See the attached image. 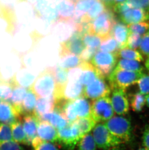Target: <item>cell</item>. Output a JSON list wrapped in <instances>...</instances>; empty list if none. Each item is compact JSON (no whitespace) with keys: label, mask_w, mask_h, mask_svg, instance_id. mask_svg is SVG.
I'll return each instance as SVG.
<instances>
[{"label":"cell","mask_w":149,"mask_h":150,"mask_svg":"<svg viewBox=\"0 0 149 150\" xmlns=\"http://www.w3.org/2000/svg\"><path fill=\"white\" fill-rule=\"evenodd\" d=\"M37 95L31 89H29L23 101L21 108L23 115L34 113L37 102Z\"/></svg>","instance_id":"obj_31"},{"label":"cell","mask_w":149,"mask_h":150,"mask_svg":"<svg viewBox=\"0 0 149 150\" xmlns=\"http://www.w3.org/2000/svg\"><path fill=\"white\" fill-rule=\"evenodd\" d=\"M40 120L46 121L51 123L57 130L63 129L69 123L63 114L56 109L48 113L45 114L39 117Z\"/></svg>","instance_id":"obj_24"},{"label":"cell","mask_w":149,"mask_h":150,"mask_svg":"<svg viewBox=\"0 0 149 150\" xmlns=\"http://www.w3.org/2000/svg\"><path fill=\"white\" fill-rule=\"evenodd\" d=\"M148 33V34H149V30H148V33Z\"/></svg>","instance_id":"obj_61"},{"label":"cell","mask_w":149,"mask_h":150,"mask_svg":"<svg viewBox=\"0 0 149 150\" xmlns=\"http://www.w3.org/2000/svg\"><path fill=\"white\" fill-rule=\"evenodd\" d=\"M131 33H135L139 35H143L146 34L149 29V23L145 21L136 23L134 24L128 25Z\"/></svg>","instance_id":"obj_41"},{"label":"cell","mask_w":149,"mask_h":150,"mask_svg":"<svg viewBox=\"0 0 149 150\" xmlns=\"http://www.w3.org/2000/svg\"><path fill=\"white\" fill-rule=\"evenodd\" d=\"M102 38L98 35L86 33L83 34V41L86 48L98 49L101 43Z\"/></svg>","instance_id":"obj_38"},{"label":"cell","mask_w":149,"mask_h":150,"mask_svg":"<svg viewBox=\"0 0 149 150\" xmlns=\"http://www.w3.org/2000/svg\"><path fill=\"white\" fill-rule=\"evenodd\" d=\"M131 8H132V7L128 4V3H127V1L123 3L116 4L114 5V6L113 7V9L114 10L113 11L116 12L117 14L119 15V16Z\"/></svg>","instance_id":"obj_48"},{"label":"cell","mask_w":149,"mask_h":150,"mask_svg":"<svg viewBox=\"0 0 149 150\" xmlns=\"http://www.w3.org/2000/svg\"><path fill=\"white\" fill-rule=\"evenodd\" d=\"M142 144L144 147L149 150V123L146 125L142 136Z\"/></svg>","instance_id":"obj_50"},{"label":"cell","mask_w":149,"mask_h":150,"mask_svg":"<svg viewBox=\"0 0 149 150\" xmlns=\"http://www.w3.org/2000/svg\"><path fill=\"white\" fill-rule=\"evenodd\" d=\"M146 105L149 108V95L146 96Z\"/></svg>","instance_id":"obj_55"},{"label":"cell","mask_w":149,"mask_h":150,"mask_svg":"<svg viewBox=\"0 0 149 150\" xmlns=\"http://www.w3.org/2000/svg\"><path fill=\"white\" fill-rule=\"evenodd\" d=\"M37 76L34 72L27 68L21 67L10 81L13 84V86H18L30 89L34 84Z\"/></svg>","instance_id":"obj_17"},{"label":"cell","mask_w":149,"mask_h":150,"mask_svg":"<svg viewBox=\"0 0 149 150\" xmlns=\"http://www.w3.org/2000/svg\"><path fill=\"white\" fill-rule=\"evenodd\" d=\"M58 23H70L74 25L75 2L73 0H58L56 4Z\"/></svg>","instance_id":"obj_12"},{"label":"cell","mask_w":149,"mask_h":150,"mask_svg":"<svg viewBox=\"0 0 149 150\" xmlns=\"http://www.w3.org/2000/svg\"><path fill=\"white\" fill-rule=\"evenodd\" d=\"M76 111L79 118L91 117V104L84 97L74 100Z\"/></svg>","instance_id":"obj_29"},{"label":"cell","mask_w":149,"mask_h":150,"mask_svg":"<svg viewBox=\"0 0 149 150\" xmlns=\"http://www.w3.org/2000/svg\"><path fill=\"white\" fill-rule=\"evenodd\" d=\"M0 17L7 23L6 31L10 34H14L18 28V23L13 6L0 2Z\"/></svg>","instance_id":"obj_14"},{"label":"cell","mask_w":149,"mask_h":150,"mask_svg":"<svg viewBox=\"0 0 149 150\" xmlns=\"http://www.w3.org/2000/svg\"><path fill=\"white\" fill-rule=\"evenodd\" d=\"M56 100L53 95L46 97H38L34 114L38 117L54 110Z\"/></svg>","instance_id":"obj_23"},{"label":"cell","mask_w":149,"mask_h":150,"mask_svg":"<svg viewBox=\"0 0 149 150\" xmlns=\"http://www.w3.org/2000/svg\"><path fill=\"white\" fill-rule=\"evenodd\" d=\"M98 51V49L86 48L80 54V57L83 61L90 62Z\"/></svg>","instance_id":"obj_47"},{"label":"cell","mask_w":149,"mask_h":150,"mask_svg":"<svg viewBox=\"0 0 149 150\" xmlns=\"http://www.w3.org/2000/svg\"><path fill=\"white\" fill-rule=\"evenodd\" d=\"M97 0H79L75 3L73 21L74 23L80 20Z\"/></svg>","instance_id":"obj_30"},{"label":"cell","mask_w":149,"mask_h":150,"mask_svg":"<svg viewBox=\"0 0 149 150\" xmlns=\"http://www.w3.org/2000/svg\"><path fill=\"white\" fill-rule=\"evenodd\" d=\"M147 20L149 21V13H148V18H147Z\"/></svg>","instance_id":"obj_58"},{"label":"cell","mask_w":149,"mask_h":150,"mask_svg":"<svg viewBox=\"0 0 149 150\" xmlns=\"http://www.w3.org/2000/svg\"><path fill=\"white\" fill-rule=\"evenodd\" d=\"M32 145L33 150H58L54 143L43 140L38 136L32 140Z\"/></svg>","instance_id":"obj_40"},{"label":"cell","mask_w":149,"mask_h":150,"mask_svg":"<svg viewBox=\"0 0 149 150\" xmlns=\"http://www.w3.org/2000/svg\"><path fill=\"white\" fill-rule=\"evenodd\" d=\"M117 55L118 58L121 57L127 59L133 60L138 62L143 61L144 60L143 56L138 51L128 48L119 49Z\"/></svg>","instance_id":"obj_35"},{"label":"cell","mask_w":149,"mask_h":150,"mask_svg":"<svg viewBox=\"0 0 149 150\" xmlns=\"http://www.w3.org/2000/svg\"><path fill=\"white\" fill-rule=\"evenodd\" d=\"M56 88V81L53 67H48L40 73L32 89L37 97H46L53 95Z\"/></svg>","instance_id":"obj_2"},{"label":"cell","mask_w":149,"mask_h":150,"mask_svg":"<svg viewBox=\"0 0 149 150\" xmlns=\"http://www.w3.org/2000/svg\"><path fill=\"white\" fill-rule=\"evenodd\" d=\"M148 10H149V8L148 9Z\"/></svg>","instance_id":"obj_62"},{"label":"cell","mask_w":149,"mask_h":150,"mask_svg":"<svg viewBox=\"0 0 149 150\" xmlns=\"http://www.w3.org/2000/svg\"><path fill=\"white\" fill-rule=\"evenodd\" d=\"M21 117L10 102L0 100V122L10 125Z\"/></svg>","instance_id":"obj_16"},{"label":"cell","mask_w":149,"mask_h":150,"mask_svg":"<svg viewBox=\"0 0 149 150\" xmlns=\"http://www.w3.org/2000/svg\"><path fill=\"white\" fill-rule=\"evenodd\" d=\"M13 140L17 143L30 145L27 136L24 131L22 123L18 120L10 125Z\"/></svg>","instance_id":"obj_28"},{"label":"cell","mask_w":149,"mask_h":150,"mask_svg":"<svg viewBox=\"0 0 149 150\" xmlns=\"http://www.w3.org/2000/svg\"><path fill=\"white\" fill-rule=\"evenodd\" d=\"M80 67L82 72L79 81L84 86L91 83L99 77H101L90 62L83 61Z\"/></svg>","instance_id":"obj_25"},{"label":"cell","mask_w":149,"mask_h":150,"mask_svg":"<svg viewBox=\"0 0 149 150\" xmlns=\"http://www.w3.org/2000/svg\"><path fill=\"white\" fill-rule=\"evenodd\" d=\"M74 122L83 136L89 133L94 128L96 123H97L91 117L79 118Z\"/></svg>","instance_id":"obj_33"},{"label":"cell","mask_w":149,"mask_h":150,"mask_svg":"<svg viewBox=\"0 0 149 150\" xmlns=\"http://www.w3.org/2000/svg\"><path fill=\"white\" fill-rule=\"evenodd\" d=\"M145 67L149 71V57H148V58H147V59L146 60V61L145 62Z\"/></svg>","instance_id":"obj_53"},{"label":"cell","mask_w":149,"mask_h":150,"mask_svg":"<svg viewBox=\"0 0 149 150\" xmlns=\"http://www.w3.org/2000/svg\"><path fill=\"white\" fill-rule=\"evenodd\" d=\"M82 33L75 31L74 33L66 41L60 43V47L76 55L80 56L86 48L83 41Z\"/></svg>","instance_id":"obj_13"},{"label":"cell","mask_w":149,"mask_h":150,"mask_svg":"<svg viewBox=\"0 0 149 150\" xmlns=\"http://www.w3.org/2000/svg\"><path fill=\"white\" fill-rule=\"evenodd\" d=\"M132 7L145 9L149 7V0H127Z\"/></svg>","instance_id":"obj_49"},{"label":"cell","mask_w":149,"mask_h":150,"mask_svg":"<svg viewBox=\"0 0 149 150\" xmlns=\"http://www.w3.org/2000/svg\"><path fill=\"white\" fill-rule=\"evenodd\" d=\"M104 79L99 77L91 83L85 86L83 97L93 100L109 96L111 93V88L107 85Z\"/></svg>","instance_id":"obj_9"},{"label":"cell","mask_w":149,"mask_h":150,"mask_svg":"<svg viewBox=\"0 0 149 150\" xmlns=\"http://www.w3.org/2000/svg\"><path fill=\"white\" fill-rule=\"evenodd\" d=\"M105 150H124V149L122 147H121L120 146H118Z\"/></svg>","instance_id":"obj_52"},{"label":"cell","mask_w":149,"mask_h":150,"mask_svg":"<svg viewBox=\"0 0 149 150\" xmlns=\"http://www.w3.org/2000/svg\"><path fill=\"white\" fill-rule=\"evenodd\" d=\"M59 56L58 65L68 70L79 67L83 61L80 56L72 54L60 46Z\"/></svg>","instance_id":"obj_18"},{"label":"cell","mask_w":149,"mask_h":150,"mask_svg":"<svg viewBox=\"0 0 149 150\" xmlns=\"http://www.w3.org/2000/svg\"><path fill=\"white\" fill-rule=\"evenodd\" d=\"M27 92L28 90L26 88L15 86H13L12 94L9 100L10 103L14 106L17 111L20 114L21 117L23 116L21 105Z\"/></svg>","instance_id":"obj_26"},{"label":"cell","mask_w":149,"mask_h":150,"mask_svg":"<svg viewBox=\"0 0 149 150\" xmlns=\"http://www.w3.org/2000/svg\"><path fill=\"white\" fill-rule=\"evenodd\" d=\"M57 143L67 150H74L83 136L76 123H69L63 129L58 130Z\"/></svg>","instance_id":"obj_7"},{"label":"cell","mask_w":149,"mask_h":150,"mask_svg":"<svg viewBox=\"0 0 149 150\" xmlns=\"http://www.w3.org/2000/svg\"><path fill=\"white\" fill-rule=\"evenodd\" d=\"M130 34L128 26L116 20L111 30V35L118 43L120 49L127 48V42Z\"/></svg>","instance_id":"obj_19"},{"label":"cell","mask_w":149,"mask_h":150,"mask_svg":"<svg viewBox=\"0 0 149 150\" xmlns=\"http://www.w3.org/2000/svg\"><path fill=\"white\" fill-rule=\"evenodd\" d=\"M33 8L34 13L37 17L45 20L48 23H57L56 7L49 4L47 0H37L33 4Z\"/></svg>","instance_id":"obj_10"},{"label":"cell","mask_w":149,"mask_h":150,"mask_svg":"<svg viewBox=\"0 0 149 150\" xmlns=\"http://www.w3.org/2000/svg\"><path fill=\"white\" fill-rule=\"evenodd\" d=\"M36 0H23V1H28V2H30V3H32L33 1H35Z\"/></svg>","instance_id":"obj_56"},{"label":"cell","mask_w":149,"mask_h":150,"mask_svg":"<svg viewBox=\"0 0 149 150\" xmlns=\"http://www.w3.org/2000/svg\"><path fill=\"white\" fill-rule=\"evenodd\" d=\"M138 34L131 33L128 37L127 48L132 49H137L139 47L142 38Z\"/></svg>","instance_id":"obj_43"},{"label":"cell","mask_w":149,"mask_h":150,"mask_svg":"<svg viewBox=\"0 0 149 150\" xmlns=\"http://www.w3.org/2000/svg\"><path fill=\"white\" fill-rule=\"evenodd\" d=\"M73 1H74L75 2V3H76L77 1H79V0H73Z\"/></svg>","instance_id":"obj_60"},{"label":"cell","mask_w":149,"mask_h":150,"mask_svg":"<svg viewBox=\"0 0 149 150\" xmlns=\"http://www.w3.org/2000/svg\"><path fill=\"white\" fill-rule=\"evenodd\" d=\"M116 67L127 71H143V67L138 61L127 59L119 60Z\"/></svg>","instance_id":"obj_34"},{"label":"cell","mask_w":149,"mask_h":150,"mask_svg":"<svg viewBox=\"0 0 149 150\" xmlns=\"http://www.w3.org/2000/svg\"><path fill=\"white\" fill-rule=\"evenodd\" d=\"M122 23L130 25L147 20L148 13L144 9L132 7L119 16Z\"/></svg>","instance_id":"obj_21"},{"label":"cell","mask_w":149,"mask_h":150,"mask_svg":"<svg viewBox=\"0 0 149 150\" xmlns=\"http://www.w3.org/2000/svg\"><path fill=\"white\" fill-rule=\"evenodd\" d=\"M77 150H96V144L93 134H87L82 137L77 144Z\"/></svg>","instance_id":"obj_36"},{"label":"cell","mask_w":149,"mask_h":150,"mask_svg":"<svg viewBox=\"0 0 149 150\" xmlns=\"http://www.w3.org/2000/svg\"><path fill=\"white\" fill-rule=\"evenodd\" d=\"M114 112L109 96L92 100L91 116L96 122H107L113 117Z\"/></svg>","instance_id":"obj_8"},{"label":"cell","mask_w":149,"mask_h":150,"mask_svg":"<svg viewBox=\"0 0 149 150\" xmlns=\"http://www.w3.org/2000/svg\"><path fill=\"white\" fill-rule=\"evenodd\" d=\"M6 1V0H0V2H1V3H2L3 1Z\"/></svg>","instance_id":"obj_59"},{"label":"cell","mask_w":149,"mask_h":150,"mask_svg":"<svg viewBox=\"0 0 149 150\" xmlns=\"http://www.w3.org/2000/svg\"><path fill=\"white\" fill-rule=\"evenodd\" d=\"M84 88L79 81L68 80L63 89V100H74L83 97Z\"/></svg>","instance_id":"obj_22"},{"label":"cell","mask_w":149,"mask_h":150,"mask_svg":"<svg viewBox=\"0 0 149 150\" xmlns=\"http://www.w3.org/2000/svg\"><path fill=\"white\" fill-rule=\"evenodd\" d=\"M111 100L114 112L118 115H125L128 113L129 103L124 89L116 88L112 90Z\"/></svg>","instance_id":"obj_11"},{"label":"cell","mask_w":149,"mask_h":150,"mask_svg":"<svg viewBox=\"0 0 149 150\" xmlns=\"http://www.w3.org/2000/svg\"><path fill=\"white\" fill-rule=\"evenodd\" d=\"M106 9L107 7L101 0H97L87 12L77 23H90L103 13Z\"/></svg>","instance_id":"obj_27"},{"label":"cell","mask_w":149,"mask_h":150,"mask_svg":"<svg viewBox=\"0 0 149 150\" xmlns=\"http://www.w3.org/2000/svg\"><path fill=\"white\" fill-rule=\"evenodd\" d=\"M20 119L29 142L32 144V140L37 137L38 124L40 120L34 113L24 114Z\"/></svg>","instance_id":"obj_15"},{"label":"cell","mask_w":149,"mask_h":150,"mask_svg":"<svg viewBox=\"0 0 149 150\" xmlns=\"http://www.w3.org/2000/svg\"><path fill=\"white\" fill-rule=\"evenodd\" d=\"M119 49L118 43L111 35L102 39L99 48V51L116 54Z\"/></svg>","instance_id":"obj_32"},{"label":"cell","mask_w":149,"mask_h":150,"mask_svg":"<svg viewBox=\"0 0 149 150\" xmlns=\"http://www.w3.org/2000/svg\"><path fill=\"white\" fill-rule=\"evenodd\" d=\"M116 20L113 11L111 9L107 8L103 13L90 23L87 33L96 35L102 39L105 38L111 35Z\"/></svg>","instance_id":"obj_3"},{"label":"cell","mask_w":149,"mask_h":150,"mask_svg":"<svg viewBox=\"0 0 149 150\" xmlns=\"http://www.w3.org/2000/svg\"><path fill=\"white\" fill-rule=\"evenodd\" d=\"M37 135L40 139L46 142L52 143L58 142V130L46 121H40L37 129Z\"/></svg>","instance_id":"obj_20"},{"label":"cell","mask_w":149,"mask_h":150,"mask_svg":"<svg viewBox=\"0 0 149 150\" xmlns=\"http://www.w3.org/2000/svg\"><path fill=\"white\" fill-rule=\"evenodd\" d=\"M108 129L124 143L132 139V128L129 119L124 116H114L105 122Z\"/></svg>","instance_id":"obj_4"},{"label":"cell","mask_w":149,"mask_h":150,"mask_svg":"<svg viewBox=\"0 0 149 150\" xmlns=\"http://www.w3.org/2000/svg\"><path fill=\"white\" fill-rule=\"evenodd\" d=\"M126 0H114V3L115 4H119V3H123Z\"/></svg>","instance_id":"obj_54"},{"label":"cell","mask_w":149,"mask_h":150,"mask_svg":"<svg viewBox=\"0 0 149 150\" xmlns=\"http://www.w3.org/2000/svg\"><path fill=\"white\" fill-rule=\"evenodd\" d=\"M13 89V85L11 81L0 79V100H10Z\"/></svg>","instance_id":"obj_39"},{"label":"cell","mask_w":149,"mask_h":150,"mask_svg":"<svg viewBox=\"0 0 149 150\" xmlns=\"http://www.w3.org/2000/svg\"><path fill=\"white\" fill-rule=\"evenodd\" d=\"M0 150H24L18 143L12 141L0 142Z\"/></svg>","instance_id":"obj_45"},{"label":"cell","mask_w":149,"mask_h":150,"mask_svg":"<svg viewBox=\"0 0 149 150\" xmlns=\"http://www.w3.org/2000/svg\"><path fill=\"white\" fill-rule=\"evenodd\" d=\"M93 135L96 144L99 149L107 150L124 143L111 133L105 124L100 123L96 125L93 129Z\"/></svg>","instance_id":"obj_6"},{"label":"cell","mask_w":149,"mask_h":150,"mask_svg":"<svg viewBox=\"0 0 149 150\" xmlns=\"http://www.w3.org/2000/svg\"><path fill=\"white\" fill-rule=\"evenodd\" d=\"M138 88L139 92L144 95H149V75H143L138 81Z\"/></svg>","instance_id":"obj_44"},{"label":"cell","mask_w":149,"mask_h":150,"mask_svg":"<svg viewBox=\"0 0 149 150\" xmlns=\"http://www.w3.org/2000/svg\"><path fill=\"white\" fill-rule=\"evenodd\" d=\"M146 104V95H144L139 91L135 93L133 95L131 100V106L135 112H141Z\"/></svg>","instance_id":"obj_37"},{"label":"cell","mask_w":149,"mask_h":150,"mask_svg":"<svg viewBox=\"0 0 149 150\" xmlns=\"http://www.w3.org/2000/svg\"><path fill=\"white\" fill-rule=\"evenodd\" d=\"M138 150H149V149H147L145 147L140 148Z\"/></svg>","instance_id":"obj_57"},{"label":"cell","mask_w":149,"mask_h":150,"mask_svg":"<svg viewBox=\"0 0 149 150\" xmlns=\"http://www.w3.org/2000/svg\"><path fill=\"white\" fill-rule=\"evenodd\" d=\"M104 4L105 5L107 8H113L114 5L115 4L114 3V0H101Z\"/></svg>","instance_id":"obj_51"},{"label":"cell","mask_w":149,"mask_h":150,"mask_svg":"<svg viewBox=\"0 0 149 150\" xmlns=\"http://www.w3.org/2000/svg\"><path fill=\"white\" fill-rule=\"evenodd\" d=\"M11 128L8 125L0 122V142L13 140Z\"/></svg>","instance_id":"obj_42"},{"label":"cell","mask_w":149,"mask_h":150,"mask_svg":"<svg viewBox=\"0 0 149 150\" xmlns=\"http://www.w3.org/2000/svg\"><path fill=\"white\" fill-rule=\"evenodd\" d=\"M117 54L98 51L91 59V63L99 74L105 78L108 77L117 64Z\"/></svg>","instance_id":"obj_5"},{"label":"cell","mask_w":149,"mask_h":150,"mask_svg":"<svg viewBox=\"0 0 149 150\" xmlns=\"http://www.w3.org/2000/svg\"><path fill=\"white\" fill-rule=\"evenodd\" d=\"M139 50L144 55L149 57V35L147 33L142 38Z\"/></svg>","instance_id":"obj_46"},{"label":"cell","mask_w":149,"mask_h":150,"mask_svg":"<svg viewBox=\"0 0 149 150\" xmlns=\"http://www.w3.org/2000/svg\"><path fill=\"white\" fill-rule=\"evenodd\" d=\"M145 74L143 71H127L115 67L108 78L111 90L116 88L125 90L137 83Z\"/></svg>","instance_id":"obj_1"}]
</instances>
